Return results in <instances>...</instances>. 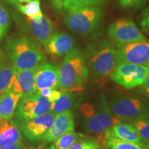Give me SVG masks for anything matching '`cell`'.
<instances>
[{
    "label": "cell",
    "mask_w": 149,
    "mask_h": 149,
    "mask_svg": "<svg viewBox=\"0 0 149 149\" xmlns=\"http://www.w3.org/2000/svg\"><path fill=\"white\" fill-rule=\"evenodd\" d=\"M59 68V88L61 91H79L87 81L89 70L84 56L79 49L74 48L65 55Z\"/></svg>",
    "instance_id": "1"
},
{
    "label": "cell",
    "mask_w": 149,
    "mask_h": 149,
    "mask_svg": "<svg viewBox=\"0 0 149 149\" xmlns=\"http://www.w3.org/2000/svg\"><path fill=\"white\" fill-rule=\"evenodd\" d=\"M6 51L14 68L18 70L36 69L44 59V54L38 46L24 35L9 39Z\"/></svg>",
    "instance_id": "2"
},
{
    "label": "cell",
    "mask_w": 149,
    "mask_h": 149,
    "mask_svg": "<svg viewBox=\"0 0 149 149\" xmlns=\"http://www.w3.org/2000/svg\"><path fill=\"white\" fill-rule=\"evenodd\" d=\"M102 15L100 6H84L68 11L65 16L64 23L76 34L89 35L98 28Z\"/></svg>",
    "instance_id": "3"
},
{
    "label": "cell",
    "mask_w": 149,
    "mask_h": 149,
    "mask_svg": "<svg viewBox=\"0 0 149 149\" xmlns=\"http://www.w3.org/2000/svg\"><path fill=\"white\" fill-rule=\"evenodd\" d=\"M88 65L96 77L111 75L117 66L116 48L109 40H104L91 50Z\"/></svg>",
    "instance_id": "4"
},
{
    "label": "cell",
    "mask_w": 149,
    "mask_h": 149,
    "mask_svg": "<svg viewBox=\"0 0 149 149\" xmlns=\"http://www.w3.org/2000/svg\"><path fill=\"white\" fill-rule=\"evenodd\" d=\"M148 72V67L130 63H121L117 64L110 76L117 84L130 89L142 86Z\"/></svg>",
    "instance_id": "5"
},
{
    "label": "cell",
    "mask_w": 149,
    "mask_h": 149,
    "mask_svg": "<svg viewBox=\"0 0 149 149\" xmlns=\"http://www.w3.org/2000/svg\"><path fill=\"white\" fill-rule=\"evenodd\" d=\"M115 117L123 120H133L149 111V104L136 97H120L112 101L110 106Z\"/></svg>",
    "instance_id": "6"
},
{
    "label": "cell",
    "mask_w": 149,
    "mask_h": 149,
    "mask_svg": "<svg viewBox=\"0 0 149 149\" xmlns=\"http://www.w3.org/2000/svg\"><path fill=\"white\" fill-rule=\"evenodd\" d=\"M108 34L116 45L147 40L135 24L128 19H121L112 24L108 30Z\"/></svg>",
    "instance_id": "7"
},
{
    "label": "cell",
    "mask_w": 149,
    "mask_h": 149,
    "mask_svg": "<svg viewBox=\"0 0 149 149\" xmlns=\"http://www.w3.org/2000/svg\"><path fill=\"white\" fill-rule=\"evenodd\" d=\"M51 110V102L44 97L35 94L23 97L19 102L15 113L17 122L21 124Z\"/></svg>",
    "instance_id": "8"
},
{
    "label": "cell",
    "mask_w": 149,
    "mask_h": 149,
    "mask_svg": "<svg viewBox=\"0 0 149 149\" xmlns=\"http://www.w3.org/2000/svg\"><path fill=\"white\" fill-rule=\"evenodd\" d=\"M115 48L117 64L130 63L149 68V40L116 45Z\"/></svg>",
    "instance_id": "9"
},
{
    "label": "cell",
    "mask_w": 149,
    "mask_h": 149,
    "mask_svg": "<svg viewBox=\"0 0 149 149\" xmlns=\"http://www.w3.org/2000/svg\"><path fill=\"white\" fill-rule=\"evenodd\" d=\"M55 114L48 113L26 120L20 124V130L28 140L36 142L42 139L52 125Z\"/></svg>",
    "instance_id": "10"
},
{
    "label": "cell",
    "mask_w": 149,
    "mask_h": 149,
    "mask_svg": "<svg viewBox=\"0 0 149 149\" xmlns=\"http://www.w3.org/2000/svg\"><path fill=\"white\" fill-rule=\"evenodd\" d=\"M74 115L70 111L56 114L52 125L43 137L44 143H51L59 136L74 130Z\"/></svg>",
    "instance_id": "11"
},
{
    "label": "cell",
    "mask_w": 149,
    "mask_h": 149,
    "mask_svg": "<svg viewBox=\"0 0 149 149\" xmlns=\"http://www.w3.org/2000/svg\"><path fill=\"white\" fill-rule=\"evenodd\" d=\"M59 88V68L55 65L44 63L35 69V89Z\"/></svg>",
    "instance_id": "12"
},
{
    "label": "cell",
    "mask_w": 149,
    "mask_h": 149,
    "mask_svg": "<svg viewBox=\"0 0 149 149\" xmlns=\"http://www.w3.org/2000/svg\"><path fill=\"white\" fill-rule=\"evenodd\" d=\"M35 69L18 70L15 68L9 90L19 93L22 98L35 94L36 92L35 89Z\"/></svg>",
    "instance_id": "13"
},
{
    "label": "cell",
    "mask_w": 149,
    "mask_h": 149,
    "mask_svg": "<svg viewBox=\"0 0 149 149\" xmlns=\"http://www.w3.org/2000/svg\"><path fill=\"white\" fill-rule=\"evenodd\" d=\"M74 39L68 33L61 32L52 35L44 47L51 55L61 57L70 53L74 49Z\"/></svg>",
    "instance_id": "14"
},
{
    "label": "cell",
    "mask_w": 149,
    "mask_h": 149,
    "mask_svg": "<svg viewBox=\"0 0 149 149\" xmlns=\"http://www.w3.org/2000/svg\"><path fill=\"white\" fill-rule=\"evenodd\" d=\"M28 26L33 37L39 43L45 46L53 35V24L46 15L27 19Z\"/></svg>",
    "instance_id": "15"
},
{
    "label": "cell",
    "mask_w": 149,
    "mask_h": 149,
    "mask_svg": "<svg viewBox=\"0 0 149 149\" xmlns=\"http://www.w3.org/2000/svg\"><path fill=\"white\" fill-rule=\"evenodd\" d=\"M21 99L19 93L12 90L0 94V120H12Z\"/></svg>",
    "instance_id": "16"
},
{
    "label": "cell",
    "mask_w": 149,
    "mask_h": 149,
    "mask_svg": "<svg viewBox=\"0 0 149 149\" xmlns=\"http://www.w3.org/2000/svg\"><path fill=\"white\" fill-rule=\"evenodd\" d=\"M22 141L20 128L13 120H0V147Z\"/></svg>",
    "instance_id": "17"
},
{
    "label": "cell",
    "mask_w": 149,
    "mask_h": 149,
    "mask_svg": "<svg viewBox=\"0 0 149 149\" xmlns=\"http://www.w3.org/2000/svg\"><path fill=\"white\" fill-rule=\"evenodd\" d=\"M109 136L116 137L122 140L131 141V142H143L137 129L132 124H125L121 122L109 130L106 135V139Z\"/></svg>",
    "instance_id": "18"
},
{
    "label": "cell",
    "mask_w": 149,
    "mask_h": 149,
    "mask_svg": "<svg viewBox=\"0 0 149 149\" xmlns=\"http://www.w3.org/2000/svg\"><path fill=\"white\" fill-rule=\"evenodd\" d=\"M15 68L8 57L0 53V94L10 88Z\"/></svg>",
    "instance_id": "19"
},
{
    "label": "cell",
    "mask_w": 149,
    "mask_h": 149,
    "mask_svg": "<svg viewBox=\"0 0 149 149\" xmlns=\"http://www.w3.org/2000/svg\"><path fill=\"white\" fill-rule=\"evenodd\" d=\"M86 115L87 116V119L85 122L86 130L88 133L95 135L97 136V141L102 146L105 148L106 130L103 126L99 121L95 114H94L93 110L91 111V113H88Z\"/></svg>",
    "instance_id": "20"
},
{
    "label": "cell",
    "mask_w": 149,
    "mask_h": 149,
    "mask_svg": "<svg viewBox=\"0 0 149 149\" xmlns=\"http://www.w3.org/2000/svg\"><path fill=\"white\" fill-rule=\"evenodd\" d=\"M95 115L102 125L103 126L106 132L107 130H111L115 124L122 122L120 118L113 115L110 107L106 103L105 100H102L101 102Z\"/></svg>",
    "instance_id": "21"
},
{
    "label": "cell",
    "mask_w": 149,
    "mask_h": 149,
    "mask_svg": "<svg viewBox=\"0 0 149 149\" xmlns=\"http://www.w3.org/2000/svg\"><path fill=\"white\" fill-rule=\"evenodd\" d=\"M74 97L73 95L68 91H63L61 96L57 100L51 103L50 111L54 114L63 113V112L70 111L73 106Z\"/></svg>",
    "instance_id": "22"
},
{
    "label": "cell",
    "mask_w": 149,
    "mask_h": 149,
    "mask_svg": "<svg viewBox=\"0 0 149 149\" xmlns=\"http://www.w3.org/2000/svg\"><path fill=\"white\" fill-rule=\"evenodd\" d=\"M83 137L82 134L74 130L68 131L53 141L50 146V149H69L74 142Z\"/></svg>",
    "instance_id": "23"
},
{
    "label": "cell",
    "mask_w": 149,
    "mask_h": 149,
    "mask_svg": "<svg viewBox=\"0 0 149 149\" xmlns=\"http://www.w3.org/2000/svg\"><path fill=\"white\" fill-rule=\"evenodd\" d=\"M109 149H147L143 142H131L109 136L106 139L105 148Z\"/></svg>",
    "instance_id": "24"
},
{
    "label": "cell",
    "mask_w": 149,
    "mask_h": 149,
    "mask_svg": "<svg viewBox=\"0 0 149 149\" xmlns=\"http://www.w3.org/2000/svg\"><path fill=\"white\" fill-rule=\"evenodd\" d=\"M19 10L25 15L27 17L33 19L42 17L43 15L40 6V0H31L26 4L18 3L17 5Z\"/></svg>",
    "instance_id": "25"
},
{
    "label": "cell",
    "mask_w": 149,
    "mask_h": 149,
    "mask_svg": "<svg viewBox=\"0 0 149 149\" xmlns=\"http://www.w3.org/2000/svg\"><path fill=\"white\" fill-rule=\"evenodd\" d=\"M132 124L138 131L141 140L147 142L149 140V112L135 119Z\"/></svg>",
    "instance_id": "26"
},
{
    "label": "cell",
    "mask_w": 149,
    "mask_h": 149,
    "mask_svg": "<svg viewBox=\"0 0 149 149\" xmlns=\"http://www.w3.org/2000/svg\"><path fill=\"white\" fill-rule=\"evenodd\" d=\"M104 1L105 0H62L63 8L67 12L88 6H101Z\"/></svg>",
    "instance_id": "27"
},
{
    "label": "cell",
    "mask_w": 149,
    "mask_h": 149,
    "mask_svg": "<svg viewBox=\"0 0 149 149\" xmlns=\"http://www.w3.org/2000/svg\"><path fill=\"white\" fill-rule=\"evenodd\" d=\"M10 17L8 10L0 3V41L10 29Z\"/></svg>",
    "instance_id": "28"
},
{
    "label": "cell",
    "mask_w": 149,
    "mask_h": 149,
    "mask_svg": "<svg viewBox=\"0 0 149 149\" xmlns=\"http://www.w3.org/2000/svg\"><path fill=\"white\" fill-rule=\"evenodd\" d=\"M62 92L63 91H59L55 88H43L36 91L35 93L46 98L51 103L56 101L62 94Z\"/></svg>",
    "instance_id": "29"
},
{
    "label": "cell",
    "mask_w": 149,
    "mask_h": 149,
    "mask_svg": "<svg viewBox=\"0 0 149 149\" xmlns=\"http://www.w3.org/2000/svg\"><path fill=\"white\" fill-rule=\"evenodd\" d=\"M97 140L92 139H80L74 142L69 149H90Z\"/></svg>",
    "instance_id": "30"
},
{
    "label": "cell",
    "mask_w": 149,
    "mask_h": 149,
    "mask_svg": "<svg viewBox=\"0 0 149 149\" xmlns=\"http://www.w3.org/2000/svg\"><path fill=\"white\" fill-rule=\"evenodd\" d=\"M146 1L147 0H118V2L123 8H130L138 7Z\"/></svg>",
    "instance_id": "31"
},
{
    "label": "cell",
    "mask_w": 149,
    "mask_h": 149,
    "mask_svg": "<svg viewBox=\"0 0 149 149\" xmlns=\"http://www.w3.org/2000/svg\"><path fill=\"white\" fill-rule=\"evenodd\" d=\"M140 25L144 32L149 35V7L145 9L141 15Z\"/></svg>",
    "instance_id": "32"
},
{
    "label": "cell",
    "mask_w": 149,
    "mask_h": 149,
    "mask_svg": "<svg viewBox=\"0 0 149 149\" xmlns=\"http://www.w3.org/2000/svg\"><path fill=\"white\" fill-rule=\"evenodd\" d=\"M24 146L22 141L14 143V144L8 145V146L0 147V149H24Z\"/></svg>",
    "instance_id": "33"
},
{
    "label": "cell",
    "mask_w": 149,
    "mask_h": 149,
    "mask_svg": "<svg viewBox=\"0 0 149 149\" xmlns=\"http://www.w3.org/2000/svg\"><path fill=\"white\" fill-rule=\"evenodd\" d=\"M53 4L55 10L61 11L63 9L62 0H53Z\"/></svg>",
    "instance_id": "34"
},
{
    "label": "cell",
    "mask_w": 149,
    "mask_h": 149,
    "mask_svg": "<svg viewBox=\"0 0 149 149\" xmlns=\"http://www.w3.org/2000/svg\"><path fill=\"white\" fill-rule=\"evenodd\" d=\"M143 86V89L145 93L147 95V96L149 97V72L148 73V75L145 79V81L142 84Z\"/></svg>",
    "instance_id": "35"
},
{
    "label": "cell",
    "mask_w": 149,
    "mask_h": 149,
    "mask_svg": "<svg viewBox=\"0 0 149 149\" xmlns=\"http://www.w3.org/2000/svg\"><path fill=\"white\" fill-rule=\"evenodd\" d=\"M8 1H10L11 3L17 6L18 3H28L31 0H8Z\"/></svg>",
    "instance_id": "36"
},
{
    "label": "cell",
    "mask_w": 149,
    "mask_h": 149,
    "mask_svg": "<svg viewBox=\"0 0 149 149\" xmlns=\"http://www.w3.org/2000/svg\"><path fill=\"white\" fill-rule=\"evenodd\" d=\"M104 147L102 146L101 145L99 144L97 141H96V142L94 144V145H93L90 149H104Z\"/></svg>",
    "instance_id": "37"
},
{
    "label": "cell",
    "mask_w": 149,
    "mask_h": 149,
    "mask_svg": "<svg viewBox=\"0 0 149 149\" xmlns=\"http://www.w3.org/2000/svg\"><path fill=\"white\" fill-rule=\"evenodd\" d=\"M24 149H35V148H32V147H24Z\"/></svg>",
    "instance_id": "38"
},
{
    "label": "cell",
    "mask_w": 149,
    "mask_h": 149,
    "mask_svg": "<svg viewBox=\"0 0 149 149\" xmlns=\"http://www.w3.org/2000/svg\"><path fill=\"white\" fill-rule=\"evenodd\" d=\"M43 149H50V148H43Z\"/></svg>",
    "instance_id": "39"
},
{
    "label": "cell",
    "mask_w": 149,
    "mask_h": 149,
    "mask_svg": "<svg viewBox=\"0 0 149 149\" xmlns=\"http://www.w3.org/2000/svg\"><path fill=\"white\" fill-rule=\"evenodd\" d=\"M147 142H148V145H149V140H148V141H147Z\"/></svg>",
    "instance_id": "40"
},
{
    "label": "cell",
    "mask_w": 149,
    "mask_h": 149,
    "mask_svg": "<svg viewBox=\"0 0 149 149\" xmlns=\"http://www.w3.org/2000/svg\"><path fill=\"white\" fill-rule=\"evenodd\" d=\"M104 149H107V148H104Z\"/></svg>",
    "instance_id": "41"
},
{
    "label": "cell",
    "mask_w": 149,
    "mask_h": 149,
    "mask_svg": "<svg viewBox=\"0 0 149 149\" xmlns=\"http://www.w3.org/2000/svg\"><path fill=\"white\" fill-rule=\"evenodd\" d=\"M107 149H109V148H107Z\"/></svg>",
    "instance_id": "42"
}]
</instances>
